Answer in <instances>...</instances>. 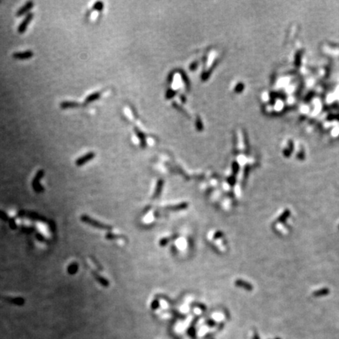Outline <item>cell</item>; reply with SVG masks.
<instances>
[{
  "mask_svg": "<svg viewBox=\"0 0 339 339\" xmlns=\"http://www.w3.org/2000/svg\"><path fill=\"white\" fill-rule=\"evenodd\" d=\"M80 220L81 222H83V223L87 224V225H91L92 227L96 228H98V229H101V230H112V226L108 225H105L104 223H101V222H98V221L95 220L94 218H91L90 216L87 214H83L80 216Z\"/></svg>",
  "mask_w": 339,
  "mask_h": 339,
  "instance_id": "cell-1",
  "label": "cell"
},
{
  "mask_svg": "<svg viewBox=\"0 0 339 339\" xmlns=\"http://www.w3.org/2000/svg\"><path fill=\"white\" fill-rule=\"evenodd\" d=\"M44 174L45 172L43 170H39V171H37V173L36 174V176L33 178L32 185V189H34V191L36 193H41L44 191V189H43V187L40 184V180L43 178V177L44 176Z\"/></svg>",
  "mask_w": 339,
  "mask_h": 339,
  "instance_id": "cell-2",
  "label": "cell"
},
{
  "mask_svg": "<svg viewBox=\"0 0 339 339\" xmlns=\"http://www.w3.org/2000/svg\"><path fill=\"white\" fill-rule=\"evenodd\" d=\"M33 17H34V14H33L32 13H28V14L26 15V17H24V19L22 21V22L20 24L18 28H17V32H18V33H20V34H23V33L25 32L29 23L32 21Z\"/></svg>",
  "mask_w": 339,
  "mask_h": 339,
  "instance_id": "cell-3",
  "label": "cell"
},
{
  "mask_svg": "<svg viewBox=\"0 0 339 339\" xmlns=\"http://www.w3.org/2000/svg\"><path fill=\"white\" fill-rule=\"evenodd\" d=\"M94 156H95V154L94 152H88V153L85 154L83 156L77 159L76 160H75V165L77 167H82V166L85 165L87 162L93 159L94 158Z\"/></svg>",
  "mask_w": 339,
  "mask_h": 339,
  "instance_id": "cell-4",
  "label": "cell"
},
{
  "mask_svg": "<svg viewBox=\"0 0 339 339\" xmlns=\"http://www.w3.org/2000/svg\"><path fill=\"white\" fill-rule=\"evenodd\" d=\"M34 53L31 50H27L24 52H17L13 54V57L16 60H28L32 57Z\"/></svg>",
  "mask_w": 339,
  "mask_h": 339,
  "instance_id": "cell-5",
  "label": "cell"
},
{
  "mask_svg": "<svg viewBox=\"0 0 339 339\" xmlns=\"http://www.w3.org/2000/svg\"><path fill=\"white\" fill-rule=\"evenodd\" d=\"M33 6H34V2H28L27 3L25 4L24 6H23L22 7H21L19 11H17V14H16V16L17 17H21V16H23L25 14H28V12L30 11H31L32 9L33 8Z\"/></svg>",
  "mask_w": 339,
  "mask_h": 339,
  "instance_id": "cell-6",
  "label": "cell"
},
{
  "mask_svg": "<svg viewBox=\"0 0 339 339\" xmlns=\"http://www.w3.org/2000/svg\"><path fill=\"white\" fill-rule=\"evenodd\" d=\"M0 299L5 301L6 302H9V303H11V304L19 305V306L23 305L24 304V302H25L24 298H21V297H19V298H4L0 297Z\"/></svg>",
  "mask_w": 339,
  "mask_h": 339,
  "instance_id": "cell-7",
  "label": "cell"
},
{
  "mask_svg": "<svg viewBox=\"0 0 339 339\" xmlns=\"http://www.w3.org/2000/svg\"><path fill=\"white\" fill-rule=\"evenodd\" d=\"M188 207H189V203H186V202H183V203H178V204H177V205L168 206H167L165 209H166V210H173V211H179V210H186Z\"/></svg>",
  "mask_w": 339,
  "mask_h": 339,
  "instance_id": "cell-8",
  "label": "cell"
},
{
  "mask_svg": "<svg viewBox=\"0 0 339 339\" xmlns=\"http://www.w3.org/2000/svg\"><path fill=\"white\" fill-rule=\"evenodd\" d=\"M92 274L94 276V277L95 278V280L98 282L101 285H102L104 287H108L109 286V281L108 280H106L105 278H104L103 276H100L99 274H97L95 272H92Z\"/></svg>",
  "mask_w": 339,
  "mask_h": 339,
  "instance_id": "cell-9",
  "label": "cell"
},
{
  "mask_svg": "<svg viewBox=\"0 0 339 339\" xmlns=\"http://www.w3.org/2000/svg\"><path fill=\"white\" fill-rule=\"evenodd\" d=\"M163 184H164V181H163V180H159L158 182H157L156 187H155V192H154V194H153L154 199H156V198L159 197L161 193H162L163 188Z\"/></svg>",
  "mask_w": 339,
  "mask_h": 339,
  "instance_id": "cell-10",
  "label": "cell"
},
{
  "mask_svg": "<svg viewBox=\"0 0 339 339\" xmlns=\"http://www.w3.org/2000/svg\"><path fill=\"white\" fill-rule=\"evenodd\" d=\"M78 105V103L74 102V101H63L60 104V107L61 109L74 108H77Z\"/></svg>",
  "mask_w": 339,
  "mask_h": 339,
  "instance_id": "cell-11",
  "label": "cell"
},
{
  "mask_svg": "<svg viewBox=\"0 0 339 339\" xmlns=\"http://www.w3.org/2000/svg\"><path fill=\"white\" fill-rule=\"evenodd\" d=\"M78 270V265L76 262H72L67 267V273L71 276H73L77 273Z\"/></svg>",
  "mask_w": 339,
  "mask_h": 339,
  "instance_id": "cell-12",
  "label": "cell"
},
{
  "mask_svg": "<svg viewBox=\"0 0 339 339\" xmlns=\"http://www.w3.org/2000/svg\"><path fill=\"white\" fill-rule=\"evenodd\" d=\"M99 97H100V94L99 93H95V94H91V95L88 96L87 97V99H86V103L93 102V101H96L97 99H98Z\"/></svg>",
  "mask_w": 339,
  "mask_h": 339,
  "instance_id": "cell-13",
  "label": "cell"
},
{
  "mask_svg": "<svg viewBox=\"0 0 339 339\" xmlns=\"http://www.w3.org/2000/svg\"><path fill=\"white\" fill-rule=\"evenodd\" d=\"M235 285H236V286H244V287L247 288H247L251 287V286H250V285L247 284L246 282L243 281V280H236V281H235Z\"/></svg>",
  "mask_w": 339,
  "mask_h": 339,
  "instance_id": "cell-14",
  "label": "cell"
},
{
  "mask_svg": "<svg viewBox=\"0 0 339 339\" xmlns=\"http://www.w3.org/2000/svg\"><path fill=\"white\" fill-rule=\"evenodd\" d=\"M171 240H172V239L171 238L161 239L160 240H159V245H160V247H165V246H167V244H168V243Z\"/></svg>",
  "mask_w": 339,
  "mask_h": 339,
  "instance_id": "cell-15",
  "label": "cell"
},
{
  "mask_svg": "<svg viewBox=\"0 0 339 339\" xmlns=\"http://www.w3.org/2000/svg\"><path fill=\"white\" fill-rule=\"evenodd\" d=\"M119 237H120L119 235H115V234L111 233V232H108L105 235V238L107 239H119Z\"/></svg>",
  "mask_w": 339,
  "mask_h": 339,
  "instance_id": "cell-16",
  "label": "cell"
},
{
  "mask_svg": "<svg viewBox=\"0 0 339 339\" xmlns=\"http://www.w3.org/2000/svg\"><path fill=\"white\" fill-rule=\"evenodd\" d=\"M9 221V225H10V227H11V229H16L17 228V224H16V222H15V219L14 218H11L10 220Z\"/></svg>",
  "mask_w": 339,
  "mask_h": 339,
  "instance_id": "cell-17",
  "label": "cell"
},
{
  "mask_svg": "<svg viewBox=\"0 0 339 339\" xmlns=\"http://www.w3.org/2000/svg\"><path fill=\"white\" fill-rule=\"evenodd\" d=\"M36 239H37L38 240L40 241V242H46V238L44 237V235H42L41 233H36Z\"/></svg>",
  "mask_w": 339,
  "mask_h": 339,
  "instance_id": "cell-18",
  "label": "cell"
},
{
  "mask_svg": "<svg viewBox=\"0 0 339 339\" xmlns=\"http://www.w3.org/2000/svg\"><path fill=\"white\" fill-rule=\"evenodd\" d=\"M223 236H224L223 232H221V231H217V232L214 233V238L215 239H222Z\"/></svg>",
  "mask_w": 339,
  "mask_h": 339,
  "instance_id": "cell-19",
  "label": "cell"
},
{
  "mask_svg": "<svg viewBox=\"0 0 339 339\" xmlns=\"http://www.w3.org/2000/svg\"><path fill=\"white\" fill-rule=\"evenodd\" d=\"M103 8V3L101 2H97L94 4V10H97V11H101Z\"/></svg>",
  "mask_w": 339,
  "mask_h": 339,
  "instance_id": "cell-20",
  "label": "cell"
},
{
  "mask_svg": "<svg viewBox=\"0 0 339 339\" xmlns=\"http://www.w3.org/2000/svg\"><path fill=\"white\" fill-rule=\"evenodd\" d=\"M0 219H2V221H5V222L8 221V216L6 215V214H5L2 210H0Z\"/></svg>",
  "mask_w": 339,
  "mask_h": 339,
  "instance_id": "cell-21",
  "label": "cell"
},
{
  "mask_svg": "<svg viewBox=\"0 0 339 339\" xmlns=\"http://www.w3.org/2000/svg\"><path fill=\"white\" fill-rule=\"evenodd\" d=\"M159 306V301L157 300V299L153 300V302H152V308H153V309H156V308H158Z\"/></svg>",
  "mask_w": 339,
  "mask_h": 339,
  "instance_id": "cell-22",
  "label": "cell"
}]
</instances>
